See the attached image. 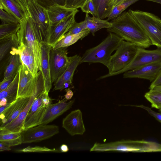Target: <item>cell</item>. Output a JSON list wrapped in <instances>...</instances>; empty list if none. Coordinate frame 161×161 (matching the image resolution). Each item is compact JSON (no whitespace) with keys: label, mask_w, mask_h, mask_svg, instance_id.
Here are the masks:
<instances>
[{"label":"cell","mask_w":161,"mask_h":161,"mask_svg":"<svg viewBox=\"0 0 161 161\" xmlns=\"http://www.w3.org/2000/svg\"><path fill=\"white\" fill-rule=\"evenodd\" d=\"M112 26L107 31L117 35L124 40L146 48L152 45L142 27L132 14L131 10L123 12L111 22Z\"/></svg>","instance_id":"1"},{"label":"cell","mask_w":161,"mask_h":161,"mask_svg":"<svg viewBox=\"0 0 161 161\" xmlns=\"http://www.w3.org/2000/svg\"><path fill=\"white\" fill-rule=\"evenodd\" d=\"M123 40L116 34L109 32L99 44L85 51L81 57L80 64L100 63L107 67L112 53L116 50Z\"/></svg>","instance_id":"2"},{"label":"cell","mask_w":161,"mask_h":161,"mask_svg":"<svg viewBox=\"0 0 161 161\" xmlns=\"http://www.w3.org/2000/svg\"><path fill=\"white\" fill-rule=\"evenodd\" d=\"M137 47L134 43L123 40L112 55L107 68L108 72L100 77L98 80L113 76L114 74L123 69L132 61L136 53Z\"/></svg>","instance_id":"3"},{"label":"cell","mask_w":161,"mask_h":161,"mask_svg":"<svg viewBox=\"0 0 161 161\" xmlns=\"http://www.w3.org/2000/svg\"><path fill=\"white\" fill-rule=\"evenodd\" d=\"M18 41L22 42L33 51L36 67L41 71V49L40 42L37 36L30 15L27 11L20 22V28L17 33Z\"/></svg>","instance_id":"4"},{"label":"cell","mask_w":161,"mask_h":161,"mask_svg":"<svg viewBox=\"0 0 161 161\" xmlns=\"http://www.w3.org/2000/svg\"><path fill=\"white\" fill-rule=\"evenodd\" d=\"M44 92L43 80L42 72L34 77L28 69L22 64L19 70V80L17 98L37 97Z\"/></svg>","instance_id":"5"},{"label":"cell","mask_w":161,"mask_h":161,"mask_svg":"<svg viewBox=\"0 0 161 161\" xmlns=\"http://www.w3.org/2000/svg\"><path fill=\"white\" fill-rule=\"evenodd\" d=\"M134 17L150 40L152 45L161 49V19L149 12L131 10Z\"/></svg>","instance_id":"6"},{"label":"cell","mask_w":161,"mask_h":161,"mask_svg":"<svg viewBox=\"0 0 161 161\" xmlns=\"http://www.w3.org/2000/svg\"><path fill=\"white\" fill-rule=\"evenodd\" d=\"M27 11L40 42H47L52 27L47 8L36 0H31Z\"/></svg>","instance_id":"7"},{"label":"cell","mask_w":161,"mask_h":161,"mask_svg":"<svg viewBox=\"0 0 161 161\" xmlns=\"http://www.w3.org/2000/svg\"><path fill=\"white\" fill-rule=\"evenodd\" d=\"M67 47L51 48L50 52V72L52 83H54L66 69L69 61Z\"/></svg>","instance_id":"8"},{"label":"cell","mask_w":161,"mask_h":161,"mask_svg":"<svg viewBox=\"0 0 161 161\" xmlns=\"http://www.w3.org/2000/svg\"><path fill=\"white\" fill-rule=\"evenodd\" d=\"M55 125H40L21 132L22 143L36 142L48 139L59 133Z\"/></svg>","instance_id":"9"},{"label":"cell","mask_w":161,"mask_h":161,"mask_svg":"<svg viewBox=\"0 0 161 161\" xmlns=\"http://www.w3.org/2000/svg\"><path fill=\"white\" fill-rule=\"evenodd\" d=\"M137 47L135 56L131 62L126 67L114 75L115 76L124 73L141 66L156 62H161V49L147 50Z\"/></svg>","instance_id":"10"},{"label":"cell","mask_w":161,"mask_h":161,"mask_svg":"<svg viewBox=\"0 0 161 161\" xmlns=\"http://www.w3.org/2000/svg\"><path fill=\"white\" fill-rule=\"evenodd\" d=\"M44 92L36 97L28 112L25 119L24 130L40 125L47 107L43 102Z\"/></svg>","instance_id":"11"},{"label":"cell","mask_w":161,"mask_h":161,"mask_svg":"<svg viewBox=\"0 0 161 161\" xmlns=\"http://www.w3.org/2000/svg\"><path fill=\"white\" fill-rule=\"evenodd\" d=\"M161 69V62L149 64L124 72L123 78L143 79L152 82L156 79Z\"/></svg>","instance_id":"12"},{"label":"cell","mask_w":161,"mask_h":161,"mask_svg":"<svg viewBox=\"0 0 161 161\" xmlns=\"http://www.w3.org/2000/svg\"><path fill=\"white\" fill-rule=\"evenodd\" d=\"M62 127L72 136L83 135L86 129L81 111L77 109L71 111L63 119Z\"/></svg>","instance_id":"13"},{"label":"cell","mask_w":161,"mask_h":161,"mask_svg":"<svg viewBox=\"0 0 161 161\" xmlns=\"http://www.w3.org/2000/svg\"><path fill=\"white\" fill-rule=\"evenodd\" d=\"M76 14L67 17L51 27L46 42L47 44L53 47L61 39L75 22V16Z\"/></svg>","instance_id":"14"},{"label":"cell","mask_w":161,"mask_h":161,"mask_svg":"<svg viewBox=\"0 0 161 161\" xmlns=\"http://www.w3.org/2000/svg\"><path fill=\"white\" fill-rule=\"evenodd\" d=\"M31 97H19L0 114V128H3L14 120L25 108Z\"/></svg>","instance_id":"15"},{"label":"cell","mask_w":161,"mask_h":161,"mask_svg":"<svg viewBox=\"0 0 161 161\" xmlns=\"http://www.w3.org/2000/svg\"><path fill=\"white\" fill-rule=\"evenodd\" d=\"M81 57L75 55L69 57L68 66L62 75L54 83V90H62L71 85L74 72L80 64Z\"/></svg>","instance_id":"16"},{"label":"cell","mask_w":161,"mask_h":161,"mask_svg":"<svg viewBox=\"0 0 161 161\" xmlns=\"http://www.w3.org/2000/svg\"><path fill=\"white\" fill-rule=\"evenodd\" d=\"M41 71L42 75L44 92L48 93L52 87L50 66V52L51 46L45 42H41Z\"/></svg>","instance_id":"17"},{"label":"cell","mask_w":161,"mask_h":161,"mask_svg":"<svg viewBox=\"0 0 161 161\" xmlns=\"http://www.w3.org/2000/svg\"><path fill=\"white\" fill-rule=\"evenodd\" d=\"M64 99L55 103L51 104L46 107L41 124H48L71 108L75 100L73 99L66 103L65 101L67 100H64Z\"/></svg>","instance_id":"18"},{"label":"cell","mask_w":161,"mask_h":161,"mask_svg":"<svg viewBox=\"0 0 161 161\" xmlns=\"http://www.w3.org/2000/svg\"><path fill=\"white\" fill-rule=\"evenodd\" d=\"M31 97L29 102L25 108L12 121L4 127L0 128V133L10 132H21L24 130V122L28 112L35 98Z\"/></svg>","instance_id":"19"},{"label":"cell","mask_w":161,"mask_h":161,"mask_svg":"<svg viewBox=\"0 0 161 161\" xmlns=\"http://www.w3.org/2000/svg\"><path fill=\"white\" fill-rule=\"evenodd\" d=\"M18 53L22 64L24 65L34 77L39 72L36 68L34 55L32 50L23 43L19 41Z\"/></svg>","instance_id":"20"},{"label":"cell","mask_w":161,"mask_h":161,"mask_svg":"<svg viewBox=\"0 0 161 161\" xmlns=\"http://www.w3.org/2000/svg\"><path fill=\"white\" fill-rule=\"evenodd\" d=\"M47 9L52 26L67 17L79 11L77 9L69 8L65 5L59 4L53 5Z\"/></svg>","instance_id":"21"},{"label":"cell","mask_w":161,"mask_h":161,"mask_svg":"<svg viewBox=\"0 0 161 161\" xmlns=\"http://www.w3.org/2000/svg\"><path fill=\"white\" fill-rule=\"evenodd\" d=\"M0 8L14 16L20 22L27 12L19 0H0Z\"/></svg>","instance_id":"22"},{"label":"cell","mask_w":161,"mask_h":161,"mask_svg":"<svg viewBox=\"0 0 161 161\" xmlns=\"http://www.w3.org/2000/svg\"><path fill=\"white\" fill-rule=\"evenodd\" d=\"M18 47H14L10 52L11 55L4 72L3 80L14 78L19 71L22 62L18 53Z\"/></svg>","instance_id":"23"},{"label":"cell","mask_w":161,"mask_h":161,"mask_svg":"<svg viewBox=\"0 0 161 161\" xmlns=\"http://www.w3.org/2000/svg\"><path fill=\"white\" fill-rule=\"evenodd\" d=\"M86 23V29L89 30L93 36L95 33L100 30L103 29H109L112 26L111 22L107 20H103L98 17L90 16L88 14H86L84 20Z\"/></svg>","instance_id":"24"},{"label":"cell","mask_w":161,"mask_h":161,"mask_svg":"<svg viewBox=\"0 0 161 161\" xmlns=\"http://www.w3.org/2000/svg\"><path fill=\"white\" fill-rule=\"evenodd\" d=\"M90 32V30L87 29L77 34H68L66 33L52 47L55 49L61 47H68L75 43L78 40L81 39L87 36Z\"/></svg>","instance_id":"25"},{"label":"cell","mask_w":161,"mask_h":161,"mask_svg":"<svg viewBox=\"0 0 161 161\" xmlns=\"http://www.w3.org/2000/svg\"><path fill=\"white\" fill-rule=\"evenodd\" d=\"M19 80V71L10 85L6 89L0 92V100L3 98H6L7 104H10L17 99Z\"/></svg>","instance_id":"26"},{"label":"cell","mask_w":161,"mask_h":161,"mask_svg":"<svg viewBox=\"0 0 161 161\" xmlns=\"http://www.w3.org/2000/svg\"><path fill=\"white\" fill-rule=\"evenodd\" d=\"M19 41L17 33L9 37L0 40V60L1 61L12 48L18 47Z\"/></svg>","instance_id":"27"},{"label":"cell","mask_w":161,"mask_h":161,"mask_svg":"<svg viewBox=\"0 0 161 161\" xmlns=\"http://www.w3.org/2000/svg\"><path fill=\"white\" fill-rule=\"evenodd\" d=\"M0 142L10 147L22 143L21 132L0 133Z\"/></svg>","instance_id":"28"},{"label":"cell","mask_w":161,"mask_h":161,"mask_svg":"<svg viewBox=\"0 0 161 161\" xmlns=\"http://www.w3.org/2000/svg\"><path fill=\"white\" fill-rule=\"evenodd\" d=\"M110 0H92L95 6L97 17L103 19L107 18L111 9L109 7Z\"/></svg>","instance_id":"29"},{"label":"cell","mask_w":161,"mask_h":161,"mask_svg":"<svg viewBox=\"0 0 161 161\" xmlns=\"http://www.w3.org/2000/svg\"><path fill=\"white\" fill-rule=\"evenodd\" d=\"M20 28V23L1 24L0 40L5 38L17 33Z\"/></svg>","instance_id":"30"},{"label":"cell","mask_w":161,"mask_h":161,"mask_svg":"<svg viewBox=\"0 0 161 161\" xmlns=\"http://www.w3.org/2000/svg\"><path fill=\"white\" fill-rule=\"evenodd\" d=\"M140 0H126L120 4L113 7L107 19H113L120 14L129 6Z\"/></svg>","instance_id":"31"},{"label":"cell","mask_w":161,"mask_h":161,"mask_svg":"<svg viewBox=\"0 0 161 161\" xmlns=\"http://www.w3.org/2000/svg\"><path fill=\"white\" fill-rule=\"evenodd\" d=\"M145 98L151 103L152 108L158 109L161 108V92L149 90L145 95Z\"/></svg>","instance_id":"32"},{"label":"cell","mask_w":161,"mask_h":161,"mask_svg":"<svg viewBox=\"0 0 161 161\" xmlns=\"http://www.w3.org/2000/svg\"><path fill=\"white\" fill-rule=\"evenodd\" d=\"M0 19L1 24L20 23V21L12 15L0 8Z\"/></svg>","instance_id":"33"},{"label":"cell","mask_w":161,"mask_h":161,"mask_svg":"<svg viewBox=\"0 0 161 161\" xmlns=\"http://www.w3.org/2000/svg\"><path fill=\"white\" fill-rule=\"evenodd\" d=\"M86 29H87L84 20L78 23L75 21L66 33L68 34H77Z\"/></svg>","instance_id":"34"},{"label":"cell","mask_w":161,"mask_h":161,"mask_svg":"<svg viewBox=\"0 0 161 161\" xmlns=\"http://www.w3.org/2000/svg\"><path fill=\"white\" fill-rule=\"evenodd\" d=\"M80 8L86 14H90L93 16L97 17L96 9L92 0H87Z\"/></svg>","instance_id":"35"},{"label":"cell","mask_w":161,"mask_h":161,"mask_svg":"<svg viewBox=\"0 0 161 161\" xmlns=\"http://www.w3.org/2000/svg\"><path fill=\"white\" fill-rule=\"evenodd\" d=\"M39 4L47 9L53 5L59 4L65 5L66 0H36Z\"/></svg>","instance_id":"36"},{"label":"cell","mask_w":161,"mask_h":161,"mask_svg":"<svg viewBox=\"0 0 161 161\" xmlns=\"http://www.w3.org/2000/svg\"><path fill=\"white\" fill-rule=\"evenodd\" d=\"M17 151L22 152H59V151L56 149H50L45 147H29L23 149L18 150Z\"/></svg>","instance_id":"37"},{"label":"cell","mask_w":161,"mask_h":161,"mask_svg":"<svg viewBox=\"0 0 161 161\" xmlns=\"http://www.w3.org/2000/svg\"><path fill=\"white\" fill-rule=\"evenodd\" d=\"M87 0H66L65 6L74 9L80 8Z\"/></svg>","instance_id":"38"},{"label":"cell","mask_w":161,"mask_h":161,"mask_svg":"<svg viewBox=\"0 0 161 161\" xmlns=\"http://www.w3.org/2000/svg\"><path fill=\"white\" fill-rule=\"evenodd\" d=\"M135 106L142 108L146 110L148 113L152 116L153 117L161 123V112H156L149 107L141 105H136Z\"/></svg>","instance_id":"39"},{"label":"cell","mask_w":161,"mask_h":161,"mask_svg":"<svg viewBox=\"0 0 161 161\" xmlns=\"http://www.w3.org/2000/svg\"><path fill=\"white\" fill-rule=\"evenodd\" d=\"M160 85H161V69L156 79L151 82L149 89H152L154 87Z\"/></svg>","instance_id":"40"},{"label":"cell","mask_w":161,"mask_h":161,"mask_svg":"<svg viewBox=\"0 0 161 161\" xmlns=\"http://www.w3.org/2000/svg\"><path fill=\"white\" fill-rule=\"evenodd\" d=\"M14 78L3 80L0 83V92L7 88L11 83Z\"/></svg>","instance_id":"41"},{"label":"cell","mask_w":161,"mask_h":161,"mask_svg":"<svg viewBox=\"0 0 161 161\" xmlns=\"http://www.w3.org/2000/svg\"><path fill=\"white\" fill-rule=\"evenodd\" d=\"M126 0H110L109 3V7L111 9L113 7L122 3Z\"/></svg>","instance_id":"42"},{"label":"cell","mask_w":161,"mask_h":161,"mask_svg":"<svg viewBox=\"0 0 161 161\" xmlns=\"http://www.w3.org/2000/svg\"><path fill=\"white\" fill-rule=\"evenodd\" d=\"M73 95V93L71 90H68L65 96V98L67 100L71 98Z\"/></svg>","instance_id":"43"},{"label":"cell","mask_w":161,"mask_h":161,"mask_svg":"<svg viewBox=\"0 0 161 161\" xmlns=\"http://www.w3.org/2000/svg\"><path fill=\"white\" fill-rule=\"evenodd\" d=\"M31 0H19L28 11Z\"/></svg>","instance_id":"44"},{"label":"cell","mask_w":161,"mask_h":161,"mask_svg":"<svg viewBox=\"0 0 161 161\" xmlns=\"http://www.w3.org/2000/svg\"><path fill=\"white\" fill-rule=\"evenodd\" d=\"M11 150L10 147H7V146L4 145L2 143L0 142V151L1 152L9 151Z\"/></svg>","instance_id":"45"},{"label":"cell","mask_w":161,"mask_h":161,"mask_svg":"<svg viewBox=\"0 0 161 161\" xmlns=\"http://www.w3.org/2000/svg\"><path fill=\"white\" fill-rule=\"evenodd\" d=\"M60 151L62 152H67L69 149L68 146L65 144H62L60 147Z\"/></svg>","instance_id":"46"},{"label":"cell","mask_w":161,"mask_h":161,"mask_svg":"<svg viewBox=\"0 0 161 161\" xmlns=\"http://www.w3.org/2000/svg\"><path fill=\"white\" fill-rule=\"evenodd\" d=\"M7 103V100L6 98H3L0 100V106H3L6 105Z\"/></svg>","instance_id":"47"},{"label":"cell","mask_w":161,"mask_h":161,"mask_svg":"<svg viewBox=\"0 0 161 161\" xmlns=\"http://www.w3.org/2000/svg\"><path fill=\"white\" fill-rule=\"evenodd\" d=\"M152 89L156 91L161 92V85L157 86L154 87Z\"/></svg>","instance_id":"48"},{"label":"cell","mask_w":161,"mask_h":161,"mask_svg":"<svg viewBox=\"0 0 161 161\" xmlns=\"http://www.w3.org/2000/svg\"><path fill=\"white\" fill-rule=\"evenodd\" d=\"M146 1L152 2L161 4V0H145Z\"/></svg>","instance_id":"49"},{"label":"cell","mask_w":161,"mask_h":161,"mask_svg":"<svg viewBox=\"0 0 161 161\" xmlns=\"http://www.w3.org/2000/svg\"><path fill=\"white\" fill-rule=\"evenodd\" d=\"M158 111L161 112V108L158 109Z\"/></svg>","instance_id":"50"}]
</instances>
